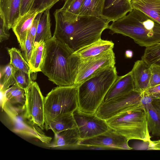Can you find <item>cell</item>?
I'll return each mask as SVG.
<instances>
[{"mask_svg": "<svg viewBox=\"0 0 160 160\" xmlns=\"http://www.w3.org/2000/svg\"><path fill=\"white\" fill-rule=\"evenodd\" d=\"M45 42V52L41 72L58 86L74 85L80 58L53 36Z\"/></svg>", "mask_w": 160, "mask_h": 160, "instance_id": "1", "label": "cell"}, {"mask_svg": "<svg viewBox=\"0 0 160 160\" xmlns=\"http://www.w3.org/2000/svg\"><path fill=\"white\" fill-rule=\"evenodd\" d=\"M55 28L53 36L74 51L101 39L103 31L108 28V22L102 18L79 17L72 22L65 21L60 9L54 13Z\"/></svg>", "mask_w": 160, "mask_h": 160, "instance_id": "2", "label": "cell"}, {"mask_svg": "<svg viewBox=\"0 0 160 160\" xmlns=\"http://www.w3.org/2000/svg\"><path fill=\"white\" fill-rule=\"evenodd\" d=\"M110 33L128 37L146 47L160 42V24L138 10L127 14L109 26Z\"/></svg>", "mask_w": 160, "mask_h": 160, "instance_id": "3", "label": "cell"}, {"mask_svg": "<svg viewBox=\"0 0 160 160\" xmlns=\"http://www.w3.org/2000/svg\"><path fill=\"white\" fill-rule=\"evenodd\" d=\"M118 76L115 66L103 68L78 85V109L95 114Z\"/></svg>", "mask_w": 160, "mask_h": 160, "instance_id": "4", "label": "cell"}, {"mask_svg": "<svg viewBox=\"0 0 160 160\" xmlns=\"http://www.w3.org/2000/svg\"><path fill=\"white\" fill-rule=\"evenodd\" d=\"M106 121L110 127L128 140H138L148 142L151 140L144 107L141 103Z\"/></svg>", "mask_w": 160, "mask_h": 160, "instance_id": "5", "label": "cell"}, {"mask_svg": "<svg viewBox=\"0 0 160 160\" xmlns=\"http://www.w3.org/2000/svg\"><path fill=\"white\" fill-rule=\"evenodd\" d=\"M78 85L58 86L44 98V127L46 130L52 120L60 114L72 113L78 107Z\"/></svg>", "mask_w": 160, "mask_h": 160, "instance_id": "6", "label": "cell"}, {"mask_svg": "<svg viewBox=\"0 0 160 160\" xmlns=\"http://www.w3.org/2000/svg\"><path fill=\"white\" fill-rule=\"evenodd\" d=\"M25 90L26 100L25 117L41 129L45 125L44 111V98L35 82L32 81Z\"/></svg>", "mask_w": 160, "mask_h": 160, "instance_id": "7", "label": "cell"}, {"mask_svg": "<svg viewBox=\"0 0 160 160\" xmlns=\"http://www.w3.org/2000/svg\"><path fill=\"white\" fill-rule=\"evenodd\" d=\"M142 97L141 93L132 91L102 102L95 114L106 120L127 108L140 103Z\"/></svg>", "mask_w": 160, "mask_h": 160, "instance_id": "8", "label": "cell"}, {"mask_svg": "<svg viewBox=\"0 0 160 160\" xmlns=\"http://www.w3.org/2000/svg\"><path fill=\"white\" fill-rule=\"evenodd\" d=\"M72 114L81 140L103 133L110 128L106 120L99 118L95 114L84 112L78 108Z\"/></svg>", "mask_w": 160, "mask_h": 160, "instance_id": "9", "label": "cell"}, {"mask_svg": "<svg viewBox=\"0 0 160 160\" xmlns=\"http://www.w3.org/2000/svg\"><path fill=\"white\" fill-rule=\"evenodd\" d=\"M115 59L113 49L95 56L81 59L74 85H78L103 68L115 66Z\"/></svg>", "mask_w": 160, "mask_h": 160, "instance_id": "10", "label": "cell"}, {"mask_svg": "<svg viewBox=\"0 0 160 160\" xmlns=\"http://www.w3.org/2000/svg\"><path fill=\"white\" fill-rule=\"evenodd\" d=\"M128 140L115 130L110 127L105 132L92 137L81 140L79 145L96 146L109 149L130 150Z\"/></svg>", "mask_w": 160, "mask_h": 160, "instance_id": "11", "label": "cell"}, {"mask_svg": "<svg viewBox=\"0 0 160 160\" xmlns=\"http://www.w3.org/2000/svg\"><path fill=\"white\" fill-rule=\"evenodd\" d=\"M131 72L134 91L142 93L150 87L151 71L144 61L141 59L135 62Z\"/></svg>", "mask_w": 160, "mask_h": 160, "instance_id": "12", "label": "cell"}, {"mask_svg": "<svg viewBox=\"0 0 160 160\" xmlns=\"http://www.w3.org/2000/svg\"><path fill=\"white\" fill-rule=\"evenodd\" d=\"M129 0H105L101 18L108 22L122 18L132 9Z\"/></svg>", "mask_w": 160, "mask_h": 160, "instance_id": "13", "label": "cell"}, {"mask_svg": "<svg viewBox=\"0 0 160 160\" xmlns=\"http://www.w3.org/2000/svg\"><path fill=\"white\" fill-rule=\"evenodd\" d=\"M21 0H0V17L9 30L12 28L20 17Z\"/></svg>", "mask_w": 160, "mask_h": 160, "instance_id": "14", "label": "cell"}, {"mask_svg": "<svg viewBox=\"0 0 160 160\" xmlns=\"http://www.w3.org/2000/svg\"><path fill=\"white\" fill-rule=\"evenodd\" d=\"M134 90L133 80L131 71L124 75L117 77L106 93L102 102L126 94Z\"/></svg>", "mask_w": 160, "mask_h": 160, "instance_id": "15", "label": "cell"}, {"mask_svg": "<svg viewBox=\"0 0 160 160\" xmlns=\"http://www.w3.org/2000/svg\"><path fill=\"white\" fill-rule=\"evenodd\" d=\"M38 13L35 11H31L21 16L12 28L22 51L24 50L26 41L32 22Z\"/></svg>", "mask_w": 160, "mask_h": 160, "instance_id": "16", "label": "cell"}, {"mask_svg": "<svg viewBox=\"0 0 160 160\" xmlns=\"http://www.w3.org/2000/svg\"><path fill=\"white\" fill-rule=\"evenodd\" d=\"M54 135V141L49 145V147H77L81 140L77 127L66 130Z\"/></svg>", "mask_w": 160, "mask_h": 160, "instance_id": "17", "label": "cell"}, {"mask_svg": "<svg viewBox=\"0 0 160 160\" xmlns=\"http://www.w3.org/2000/svg\"><path fill=\"white\" fill-rule=\"evenodd\" d=\"M114 43L111 41L101 39L88 46L75 51L74 53L82 59L99 55L113 49Z\"/></svg>", "mask_w": 160, "mask_h": 160, "instance_id": "18", "label": "cell"}, {"mask_svg": "<svg viewBox=\"0 0 160 160\" xmlns=\"http://www.w3.org/2000/svg\"><path fill=\"white\" fill-rule=\"evenodd\" d=\"M132 9L143 12L160 24V0H132Z\"/></svg>", "mask_w": 160, "mask_h": 160, "instance_id": "19", "label": "cell"}, {"mask_svg": "<svg viewBox=\"0 0 160 160\" xmlns=\"http://www.w3.org/2000/svg\"><path fill=\"white\" fill-rule=\"evenodd\" d=\"M49 9L43 12L39 19L34 45L42 41L45 42L51 38L52 35L50 15Z\"/></svg>", "mask_w": 160, "mask_h": 160, "instance_id": "20", "label": "cell"}, {"mask_svg": "<svg viewBox=\"0 0 160 160\" xmlns=\"http://www.w3.org/2000/svg\"><path fill=\"white\" fill-rule=\"evenodd\" d=\"M77 126L72 113L58 115L52 121L48 129H51L54 134L62 131L76 128Z\"/></svg>", "mask_w": 160, "mask_h": 160, "instance_id": "21", "label": "cell"}, {"mask_svg": "<svg viewBox=\"0 0 160 160\" xmlns=\"http://www.w3.org/2000/svg\"><path fill=\"white\" fill-rule=\"evenodd\" d=\"M3 93L5 102L4 103L18 104L25 109L26 96L25 89L15 84Z\"/></svg>", "mask_w": 160, "mask_h": 160, "instance_id": "22", "label": "cell"}, {"mask_svg": "<svg viewBox=\"0 0 160 160\" xmlns=\"http://www.w3.org/2000/svg\"><path fill=\"white\" fill-rule=\"evenodd\" d=\"M144 106L149 133L154 136L160 137V113L152 102Z\"/></svg>", "mask_w": 160, "mask_h": 160, "instance_id": "23", "label": "cell"}, {"mask_svg": "<svg viewBox=\"0 0 160 160\" xmlns=\"http://www.w3.org/2000/svg\"><path fill=\"white\" fill-rule=\"evenodd\" d=\"M104 1L105 0H84L79 17L90 16L101 18Z\"/></svg>", "mask_w": 160, "mask_h": 160, "instance_id": "24", "label": "cell"}, {"mask_svg": "<svg viewBox=\"0 0 160 160\" xmlns=\"http://www.w3.org/2000/svg\"><path fill=\"white\" fill-rule=\"evenodd\" d=\"M45 49V42L42 41L34 45L28 62L31 73L41 72V67L44 57Z\"/></svg>", "mask_w": 160, "mask_h": 160, "instance_id": "25", "label": "cell"}, {"mask_svg": "<svg viewBox=\"0 0 160 160\" xmlns=\"http://www.w3.org/2000/svg\"><path fill=\"white\" fill-rule=\"evenodd\" d=\"M8 51L10 58L9 63L17 70L24 72L30 75L29 65L23 58L21 52L15 48H8Z\"/></svg>", "mask_w": 160, "mask_h": 160, "instance_id": "26", "label": "cell"}, {"mask_svg": "<svg viewBox=\"0 0 160 160\" xmlns=\"http://www.w3.org/2000/svg\"><path fill=\"white\" fill-rule=\"evenodd\" d=\"M17 70L10 63L1 69V92L4 93L10 86L15 83V75Z\"/></svg>", "mask_w": 160, "mask_h": 160, "instance_id": "27", "label": "cell"}, {"mask_svg": "<svg viewBox=\"0 0 160 160\" xmlns=\"http://www.w3.org/2000/svg\"><path fill=\"white\" fill-rule=\"evenodd\" d=\"M141 59L149 66H160V42L146 47Z\"/></svg>", "mask_w": 160, "mask_h": 160, "instance_id": "28", "label": "cell"}, {"mask_svg": "<svg viewBox=\"0 0 160 160\" xmlns=\"http://www.w3.org/2000/svg\"><path fill=\"white\" fill-rule=\"evenodd\" d=\"M84 1L75 0L66 11H63L60 9L63 19L69 22L76 21L79 17V11Z\"/></svg>", "mask_w": 160, "mask_h": 160, "instance_id": "29", "label": "cell"}, {"mask_svg": "<svg viewBox=\"0 0 160 160\" xmlns=\"http://www.w3.org/2000/svg\"><path fill=\"white\" fill-rule=\"evenodd\" d=\"M59 0H35L31 11H35L38 13L43 12L47 9H50Z\"/></svg>", "mask_w": 160, "mask_h": 160, "instance_id": "30", "label": "cell"}, {"mask_svg": "<svg viewBox=\"0 0 160 160\" xmlns=\"http://www.w3.org/2000/svg\"><path fill=\"white\" fill-rule=\"evenodd\" d=\"M15 79V84L24 89L28 87L32 81L30 75L18 70L16 72Z\"/></svg>", "mask_w": 160, "mask_h": 160, "instance_id": "31", "label": "cell"}, {"mask_svg": "<svg viewBox=\"0 0 160 160\" xmlns=\"http://www.w3.org/2000/svg\"><path fill=\"white\" fill-rule=\"evenodd\" d=\"M150 67L152 73L150 87L160 84V66L153 64L151 65Z\"/></svg>", "mask_w": 160, "mask_h": 160, "instance_id": "32", "label": "cell"}, {"mask_svg": "<svg viewBox=\"0 0 160 160\" xmlns=\"http://www.w3.org/2000/svg\"><path fill=\"white\" fill-rule=\"evenodd\" d=\"M34 41L28 34L23 52L24 58L28 63L34 47Z\"/></svg>", "mask_w": 160, "mask_h": 160, "instance_id": "33", "label": "cell"}, {"mask_svg": "<svg viewBox=\"0 0 160 160\" xmlns=\"http://www.w3.org/2000/svg\"><path fill=\"white\" fill-rule=\"evenodd\" d=\"M35 0H21L20 16H22L29 12L33 5Z\"/></svg>", "mask_w": 160, "mask_h": 160, "instance_id": "34", "label": "cell"}, {"mask_svg": "<svg viewBox=\"0 0 160 160\" xmlns=\"http://www.w3.org/2000/svg\"><path fill=\"white\" fill-rule=\"evenodd\" d=\"M43 12L38 13L34 19L28 33L30 37L34 42L40 18Z\"/></svg>", "mask_w": 160, "mask_h": 160, "instance_id": "35", "label": "cell"}, {"mask_svg": "<svg viewBox=\"0 0 160 160\" xmlns=\"http://www.w3.org/2000/svg\"><path fill=\"white\" fill-rule=\"evenodd\" d=\"M143 92L153 98L160 99V84L150 87Z\"/></svg>", "mask_w": 160, "mask_h": 160, "instance_id": "36", "label": "cell"}, {"mask_svg": "<svg viewBox=\"0 0 160 160\" xmlns=\"http://www.w3.org/2000/svg\"><path fill=\"white\" fill-rule=\"evenodd\" d=\"M0 42L8 39L10 36L8 29L5 26L2 19L0 17Z\"/></svg>", "mask_w": 160, "mask_h": 160, "instance_id": "37", "label": "cell"}, {"mask_svg": "<svg viewBox=\"0 0 160 160\" xmlns=\"http://www.w3.org/2000/svg\"><path fill=\"white\" fill-rule=\"evenodd\" d=\"M148 147V150H160V140L150 141Z\"/></svg>", "mask_w": 160, "mask_h": 160, "instance_id": "38", "label": "cell"}, {"mask_svg": "<svg viewBox=\"0 0 160 160\" xmlns=\"http://www.w3.org/2000/svg\"><path fill=\"white\" fill-rule=\"evenodd\" d=\"M152 103L155 108L160 113V99L154 98Z\"/></svg>", "mask_w": 160, "mask_h": 160, "instance_id": "39", "label": "cell"}, {"mask_svg": "<svg viewBox=\"0 0 160 160\" xmlns=\"http://www.w3.org/2000/svg\"><path fill=\"white\" fill-rule=\"evenodd\" d=\"M75 0H65L63 6L60 9L63 11H66Z\"/></svg>", "mask_w": 160, "mask_h": 160, "instance_id": "40", "label": "cell"}, {"mask_svg": "<svg viewBox=\"0 0 160 160\" xmlns=\"http://www.w3.org/2000/svg\"><path fill=\"white\" fill-rule=\"evenodd\" d=\"M133 53L132 51L129 50H127L125 52V56L128 58H131L133 56Z\"/></svg>", "mask_w": 160, "mask_h": 160, "instance_id": "41", "label": "cell"}, {"mask_svg": "<svg viewBox=\"0 0 160 160\" xmlns=\"http://www.w3.org/2000/svg\"><path fill=\"white\" fill-rule=\"evenodd\" d=\"M130 0V1H131V0Z\"/></svg>", "mask_w": 160, "mask_h": 160, "instance_id": "42", "label": "cell"}]
</instances>
